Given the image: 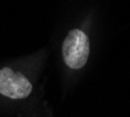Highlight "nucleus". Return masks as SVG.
Listing matches in <instances>:
<instances>
[{
	"mask_svg": "<svg viewBox=\"0 0 130 117\" xmlns=\"http://www.w3.org/2000/svg\"><path fill=\"white\" fill-rule=\"evenodd\" d=\"M90 43L87 34L81 29H72L67 34L62 45L64 63L72 69H81L87 63Z\"/></svg>",
	"mask_w": 130,
	"mask_h": 117,
	"instance_id": "f257e3e1",
	"label": "nucleus"
},
{
	"mask_svg": "<svg viewBox=\"0 0 130 117\" xmlns=\"http://www.w3.org/2000/svg\"><path fill=\"white\" fill-rule=\"evenodd\" d=\"M32 93V83L21 73H15L11 68L0 69V94L12 99L28 97Z\"/></svg>",
	"mask_w": 130,
	"mask_h": 117,
	"instance_id": "f03ea898",
	"label": "nucleus"
}]
</instances>
